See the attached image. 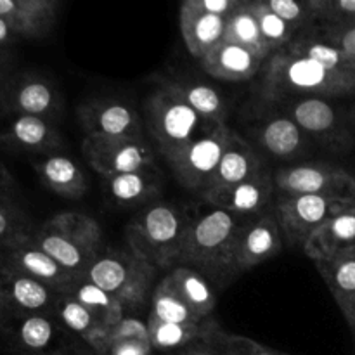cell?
I'll return each mask as SVG.
<instances>
[{"label":"cell","mask_w":355,"mask_h":355,"mask_svg":"<svg viewBox=\"0 0 355 355\" xmlns=\"http://www.w3.org/2000/svg\"><path fill=\"white\" fill-rule=\"evenodd\" d=\"M66 293L75 297L106 329L125 318V309L107 291H104L87 277H80Z\"/></svg>","instance_id":"e575fe53"},{"label":"cell","mask_w":355,"mask_h":355,"mask_svg":"<svg viewBox=\"0 0 355 355\" xmlns=\"http://www.w3.org/2000/svg\"><path fill=\"white\" fill-rule=\"evenodd\" d=\"M274 14L286 21L297 33L309 30L315 24V14L312 9V0H266Z\"/></svg>","instance_id":"74e56055"},{"label":"cell","mask_w":355,"mask_h":355,"mask_svg":"<svg viewBox=\"0 0 355 355\" xmlns=\"http://www.w3.org/2000/svg\"><path fill=\"white\" fill-rule=\"evenodd\" d=\"M284 51L291 52L295 55L312 59V61L319 62V64H322L328 69H333V71L355 75V59L347 55L345 52L340 51L335 45L322 40L312 28L298 33L295 40Z\"/></svg>","instance_id":"f546056e"},{"label":"cell","mask_w":355,"mask_h":355,"mask_svg":"<svg viewBox=\"0 0 355 355\" xmlns=\"http://www.w3.org/2000/svg\"><path fill=\"white\" fill-rule=\"evenodd\" d=\"M349 326H350V328H352V331L355 333V311H354L352 319H350V321H349Z\"/></svg>","instance_id":"681fc988"},{"label":"cell","mask_w":355,"mask_h":355,"mask_svg":"<svg viewBox=\"0 0 355 355\" xmlns=\"http://www.w3.org/2000/svg\"><path fill=\"white\" fill-rule=\"evenodd\" d=\"M0 110L9 116H38L55 121L64 110L58 85L33 71L7 76L0 85Z\"/></svg>","instance_id":"ba28073f"},{"label":"cell","mask_w":355,"mask_h":355,"mask_svg":"<svg viewBox=\"0 0 355 355\" xmlns=\"http://www.w3.org/2000/svg\"><path fill=\"white\" fill-rule=\"evenodd\" d=\"M200 62L208 75L224 82H248L262 71L263 66L259 55L225 40L208 52Z\"/></svg>","instance_id":"cb8c5ba5"},{"label":"cell","mask_w":355,"mask_h":355,"mask_svg":"<svg viewBox=\"0 0 355 355\" xmlns=\"http://www.w3.org/2000/svg\"><path fill=\"white\" fill-rule=\"evenodd\" d=\"M155 276V267L127 246L104 248L83 277L107 291L125 311H137L151 300Z\"/></svg>","instance_id":"52a82bcc"},{"label":"cell","mask_w":355,"mask_h":355,"mask_svg":"<svg viewBox=\"0 0 355 355\" xmlns=\"http://www.w3.org/2000/svg\"><path fill=\"white\" fill-rule=\"evenodd\" d=\"M0 260L12 266L14 269L28 274L33 279L61 291V293H66L78 281V277L62 269L51 255H47L33 241L31 234L23 236L10 245L2 246L0 248Z\"/></svg>","instance_id":"2e32d148"},{"label":"cell","mask_w":355,"mask_h":355,"mask_svg":"<svg viewBox=\"0 0 355 355\" xmlns=\"http://www.w3.org/2000/svg\"><path fill=\"white\" fill-rule=\"evenodd\" d=\"M276 196L272 173L267 170L236 184L231 189L208 196L207 203L215 208H222L243 218H252L266 214L270 201Z\"/></svg>","instance_id":"d6986e66"},{"label":"cell","mask_w":355,"mask_h":355,"mask_svg":"<svg viewBox=\"0 0 355 355\" xmlns=\"http://www.w3.org/2000/svg\"><path fill=\"white\" fill-rule=\"evenodd\" d=\"M76 118L85 137H137L144 130L139 111L121 99H87L76 107Z\"/></svg>","instance_id":"4fadbf2b"},{"label":"cell","mask_w":355,"mask_h":355,"mask_svg":"<svg viewBox=\"0 0 355 355\" xmlns=\"http://www.w3.org/2000/svg\"><path fill=\"white\" fill-rule=\"evenodd\" d=\"M16 187V182H14V177L10 175L9 170L0 163V191H7L9 193L10 189Z\"/></svg>","instance_id":"7dc6e473"},{"label":"cell","mask_w":355,"mask_h":355,"mask_svg":"<svg viewBox=\"0 0 355 355\" xmlns=\"http://www.w3.org/2000/svg\"><path fill=\"white\" fill-rule=\"evenodd\" d=\"M262 69L260 97L272 104L288 97H338L355 92V75L333 71L288 51L270 55Z\"/></svg>","instance_id":"3957f363"},{"label":"cell","mask_w":355,"mask_h":355,"mask_svg":"<svg viewBox=\"0 0 355 355\" xmlns=\"http://www.w3.org/2000/svg\"><path fill=\"white\" fill-rule=\"evenodd\" d=\"M103 189L118 207L144 208L158 201L162 193V177L158 170L121 173L103 179Z\"/></svg>","instance_id":"d4e9b609"},{"label":"cell","mask_w":355,"mask_h":355,"mask_svg":"<svg viewBox=\"0 0 355 355\" xmlns=\"http://www.w3.org/2000/svg\"><path fill=\"white\" fill-rule=\"evenodd\" d=\"M263 170L266 168H263L262 158L259 156V153L253 149V146L245 137H241L238 132L232 130L224 156L218 163L217 172H215L208 189L201 194V198L207 200L208 196L231 189L236 184L250 179V177L257 175Z\"/></svg>","instance_id":"ffe728a7"},{"label":"cell","mask_w":355,"mask_h":355,"mask_svg":"<svg viewBox=\"0 0 355 355\" xmlns=\"http://www.w3.org/2000/svg\"><path fill=\"white\" fill-rule=\"evenodd\" d=\"M355 200L329 196H277L276 214L283 239L293 248L304 250L305 243L326 220Z\"/></svg>","instance_id":"7c38bea8"},{"label":"cell","mask_w":355,"mask_h":355,"mask_svg":"<svg viewBox=\"0 0 355 355\" xmlns=\"http://www.w3.org/2000/svg\"><path fill=\"white\" fill-rule=\"evenodd\" d=\"M151 342L146 340H127V342L106 343L97 350V355H153Z\"/></svg>","instance_id":"ee69618b"},{"label":"cell","mask_w":355,"mask_h":355,"mask_svg":"<svg viewBox=\"0 0 355 355\" xmlns=\"http://www.w3.org/2000/svg\"><path fill=\"white\" fill-rule=\"evenodd\" d=\"M194 218L184 205L155 201L128 222L127 246L156 270H172L179 266L184 239Z\"/></svg>","instance_id":"7a4b0ae2"},{"label":"cell","mask_w":355,"mask_h":355,"mask_svg":"<svg viewBox=\"0 0 355 355\" xmlns=\"http://www.w3.org/2000/svg\"><path fill=\"white\" fill-rule=\"evenodd\" d=\"M0 144L35 158L59 153L64 141L55 121L38 116H9L0 127Z\"/></svg>","instance_id":"ac0fdd59"},{"label":"cell","mask_w":355,"mask_h":355,"mask_svg":"<svg viewBox=\"0 0 355 355\" xmlns=\"http://www.w3.org/2000/svg\"><path fill=\"white\" fill-rule=\"evenodd\" d=\"M179 23L187 51L200 61L224 40L225 17L203 12L191 0L180 6Z\"/></svg>","instance_id":"7402d4cb"},{"label":"cell","mask_w":355,"mask_h":355,"mask_svg":"<svg viewBox=\"0 0 355 355\" xmlns=\"http://www.w3.org/2000/svg\"><path fill=\"white\" fill-rule=\"evenodd\" d=\"M257 139L270 156L297 158L307 148L309 135L286 113L269 114L257 125Z\"/></svg>","instance_id":"484cf974"},{"label":"cell","mask_w":355,"mask_h":355,"mask_svg":"<svg viewBox=\"0 0 355 355\" xmlns=\"http://www.w3.org/2000/svg\"><path fill=\"white\" fill-rule=\"evenodd\" d=\"M170 82L200 116H203L205 120L214 125L225 123L229 113L227 103H225V97L215 87L198 82V80L177 78L170 80Z\"/></svg>","instance_id":"1f68e13d"},{"label":"cell","mask_w":355,"mask_h":355,"mask_svg":"<svg viewBox=\"0 0 355 355\" xmlns=\"http://www.w3.org/2000/svg\"><path fill=\"white\" fill-rule=\"evenodd\" d=\"M283 243V232L276 210H267L266 214L248 218L239 232L236 252L239 272H248L272 257L279 255Z\"/></svg>","instance_id":"e0dca14e"},{"label":"cell","mask_w":355,"mask_h":355,"mask_svg":"<svg viewBox=\"0 0 355 355\" xmlns=\"http://www.w3.org/2000/svg\"><path fill=\"white\" fill-rule=\"evenodd\" d=\"M52 315L62 328H66L69 333L89 343L94 352L103 343L106 328L69 293L59 295Z\"/></svg>","instance_id":"f1b7e54d"},{"label":"cell","mask_w":355,"mask_h":355,"mask_svg":"<svg viewBox=\"0 0 355 355\" xmlns=\"http://www.w3.org/2000/svg\"><path fill=\"white\" fill-rule=\"evenodd\" d=\"M231 134L232 130L227 123L218 125L214 132L191 142L187 148L166 162L177 182L187 191H193L201 196L217 172Z\"/></svg>","instance_id":"8fae6325"},{"label":"cell","mask_w":355,"mask_h":355,"mask_svg":"<svg viewBox=\"0 0 355 355\" xmlns=\"http://www.w3.org/2000/svg\"><path fill=\"white\" fill-rule=\"evenodd\" d=\"M312 30L326 40L335 45L347 55L355 59V21L345 24H314Z\"/></svg>","instance_id":"ab89813d"},{"label":"cell","mask_w":355,"mask_h":355,"mask_svg":"<svg viewBox=\"0 0 355 355\" xmlns=\"http://www.w3.org/2000/svg\"><path fill=\"white\" fill-rule=\"evenodd\" d=\"M215 324L217 321L211 318L205 319L200 324H175V322H163L149 318V342L155 352L175 355L198 340H203L205 336L210 335Z\"/></svg>","instance_id":"83f0119b"},{"label":"cell","mask_w":355,"mask_h":355,"mask_svg":"<svg viewBox=\"0 0 355 355\" xmlns=\"http://www.w3.org/2000/svg\"><path fill=\"white\" fill-rule=\"evenodd\" d=\"M224 349L227 355H290L262 345V343L255 342L248 336L234 335V333L227 331H224Z\"/></svg>","instance_id":"b9f144b4"},{"label":"cell","mask_w":355,"mask_h":355,"mask_svg":"<svg viewBox=\"0 0 355 355\" xmlns=\"http://www.w3.org/2000/svg\"><path fill=\"white\" fill-rule=\"evenodd\" d=\"M127 340H146L149 342V326L148 322L141 321L135 318H123L120 322L106 329L104 333L103 343L97 347V350L106 343H116V342H127ZM96 350V354H97Z\"/></svg>","instance_id":"60d3db41"},{"label":"cell","mask_w":355,"mask_h":355,"mask_svg":"<svg viewBox=\"0 0 355 355\" xmlns=\"http://www.w3.org/2000/svg\"><path fill=\"white\" fill-rule=\"evenodd\" d=\"M148 128L156 151L170 162L177 153L198 139L214 132L218 125L210 123L184 101L170 80H163L148 96L144 104Z\"/></svg>","instance_id":"277c9868"},{"label":"cell","mask_w":355,"mask_h":355,"mask_svg":"<svg viewBox=\"0 0 355 355\" xmlns=\"http://www.w3.org/2000/svg\"><path fill=\"white\" fill-rule=\"evenodd\" d=\"M166 276L172 281L173 288L179 291L187 305L196 312L200 318L208 319L217 305V295L207 277L201 276L198 270L186 266H177Z\"/></svg>","instance_id":"4dcf8cb0"},{"label":"cell","mask_w":355,"mask_h":355,"mask_svg":"<svg viewBox=\"0 0 355 355\" xmlns=\"http://www.w3.org/2000/svg\"><path fill=\"white\" fill-rule=\"evenodd\" d=\"M279 196H329L355 200V179L329 163H298L272 173Z\"/></svg>","instance_id":"30bf717a"},{"label":"cell","mask_w":355,"mask_h":355,"mask_svg":"<svg viewBox=\"0 0 355 355\" xmlns=\"http://www.w3.org/2000/svg\"><path fill=\"white\" fill-rule=\"evenodd\" d=\"M314 266L349 322L355 311V248L331 259L315 260Z\"/></svg>","instance_id":"4316f807"},{"label":"cell","mask_w":355,"mask_h":355,"mask_svg":"<svg viewBox=\"0 0 355 355\" xmlns=\"http://www.w3.org/2000/svg\"><path fill=\"white\" fill-rule=\"evenodd\" d=\"M33 241L75 277H83L104 250V236L96 218L64 211L31 232Z\"/></svg>","instance_id":"5b68a950"},{"label":"cell","mask_w":355,"mask_h":355,"mask_svg":"<svg viewBox=\"0 0 355 355\" xmlns=\"http://www.w3.org/2000/svg\"><path fill=\"white\" fill-rule=\"evenodd\" d=\"M33 231L26 214L10 200L7 191H0V248Z\"/></svg>","instance_id":"8d00e7d4"},{"label":"cell","mask_w":355,"mask_h":355,"mask_svg":"<svg viewBox=\"0 0 355 355\" xmlns=\"http://www.w3.org/2000/svg\"><path fill=\"white\" fill-rule=\"evenodd\" d=\"M352 248H355V201L326 220L305 243L304 252L315 262Z\"/></svg>","instance_id":"603a6c76"},{"label":"cell","mask_w":355,"mask_h":355,"mask_svg":"<svg viewBox=\"0 0 355 355\" xmlns=\"http://www.w3.org/2000/svg\"><path fill=\"white\" fill-rule=\"evenodd\" d=\"M248 218L211 207L187 229L179 266L191 267L207 277L215 290H224L239 276L236 252L239 232Z\"/></svg>","instance_id":"6da1fadb"},{"label":"cell","mask_w":355,"mask_h":355,"mask_svg":"<svg viewBox=\"0 0 355 355\" xmlns=\"http://www.w3.org/2000/svg\"><path fill=\"white\" fill-rule=\"evenodd\" d=\"M6 52L0 51V85H2L3 80L7 78V58H6Z\"/></svg>","instance_id":"c3c4849f"},{"label":"cell","mask_w":355,"mask_h":355,"mask_svg":"<svg viewBox=\"0 0 355 355\" xmlns=\"http://www.w3.org/2000/svg\"><path fill=\"white\" fill-rule=\"evenodd\" d=\"M2 312H3V307H2V300H0V315H2Z\"/></svg>","instance_id":"f907efd6"},{"label":"cell","mask_w":355,"mask_h":355,"mask_svg":"<svg viewBox=\"0 0 355 355\" xmlns=\"http://www.w3.org/2000/svg\"><path fill=\"white\" fill-rule=\"evenodd\" d=\"M248 7L259 23L260 33L269 47L270 55L284 51L295 40V37L298 35L297 31L286 21L281 19L277 14H274L266 0H248Z\"/></svg>","instance_id":"d590c367"},{"label":"cell","mask_w":355,"mask_h":355,"mask_svg":"<svg viewBox=\"0 0 355 355\" xmlns=\"http://www.w3.org/2000/svg\"><path fill=\"white\" fill-rule=\"evenodd\" d=\"M315 24H345L355 21V0H312Z\"/></svg>","instance_id":"f35d334b"},{"label":"cell","mask_w":355,"mask_h":355,"mask_svg":"<svg viewBox=\"0 0 355 355\" xmlns=\"http://www.w3.org/2000/svg\"><path fill=\"white\" fill-rule=\"evenodd\" d=\"M31 165L40 182L58 196L66 200H80L89 191V179L85 172L71 156L62 153L35 156L31 158Z\"/></svg>","instance_id":"44dd1931"},{"label":"cell","mask_w":355,"mask_h":355,"mask_svg":"<svg viewBox=\"0 0 355 355\" xmlns=\"http://www.w3.org/2000/svg\"><path fill=\"white\" fill-rule=\"evenodd\" d=\"M191 2L194 3V7L203 10V12L227 17L229 14L234 12L238 7H241L245 0H191Z\"/></svg>","instance_id":"f6af8a7d"},{"label":"cell","mask_w":355,"mask_h":355,"mask_svg":"<svg viewBox=\"0 0 355 355\" xmlns=\"http://www.w3.org/2000/svg\"><path fill=\"white\" fill-rule=\"evenodd\" d=\"M284 113L309 135L329 148H342L349 141L338 110L326 97L300 96L279 101Z\"/></svg>","instance_id":"5bb4252c"},{"label":"cell","mask_w":355,"mask_h":355,"mask_svg":"<svg viewBox=\"0 0 355 355\" xmlns=\"http://www.w3.org/2000/svg\"><path fill=\"white\" fill-rule=\"evenodd\" d=\"M149 318L175 324H200L205 321L184 302L168 276L162 277L153 290Z\"/></svg>","instance_id":"d6a6232c"},{"label":"cell","mask_w":355,"mask_h":355,"mask_svg":"<svg viewBox=\"0 0 355 355\" xmlns=\"http://www.w3.org/2000/svg\"><path fill=\"white\" fill-rule=\"evenodd\" d=\"M0 345L10 355H97L51 314L0 315Z\"/></svg>","instance_id":"8992f818"},{"label":"cell","mask_w":355,"mask_h":355,"mask_svg":"<svg viewBox=\"0 0 355 355\" xmlns=\"http://www.w3.org/2000/svg\"><path fill=\"white\" fill-rule=\"evenodd\" d=\"M175 355H227L224 349V329L217 322L210 335L205 336L203 340H198Z\"/></svg>","instance_id":"7bdbcfd3"},{"label":"cell","mask_w":355,"mask_h":355,"mask_svg":"<svg viewBox=\"0 0 355 355\" xmlns=\"http://www.w3.org/2000/svg\"><path fill=\"white\" fill-rule=\"evenodd\" d=\"M21 35L16 28L12 26L10 21H7L6 17H0V51L6 52L10 45L17 44L21 40Z\"/></svg>","instance_id":"bcb514c9"},{"label":"cell","mask_w":355,"mask_h":355,"mask_svg":"<svg viewBox=\"0 0 355 355\" xmlns=\"http://www.w3.org/2000/svg\"><path fill=\"white\" fill-rule=\"evenodd\" d=\"M224 40L253 52L262 61H267L270 58V51L263 40L262 33H260L255 16L250 10L248 0H245L241 7H238L234 12L225 17Z\"/></svg>","instance_id":"836d02e7"},{"label":"cell","mask_w":355,"mask_h":355,"mask_svg":"<svg viewBox=\"0 0 355 355\" xmlns=\"http://www.w3.org/2000/svg\"><path fill=\"white\" fill-rule=\"evenodd\" d=\"M61 291L0 260V300L9 314H51ZM2 312V314H3Z\"/></svg>","instance_id":"9a60e30c"},{"label":"cell","mask_w":355,"mask_h":355,"mask_svg":"<svg viewBox=\"0 0 355 355\" xmlns=\"http://www.w3.org/2000/svg\"><path fill=\"white\" fill-rule=\"evenodd\" d=\"M82 153L103 179L121 173L156 170V155L144 135L137 137H85Z\"/></svg>","instance_id":"9c48e42d"}]
</instances>
